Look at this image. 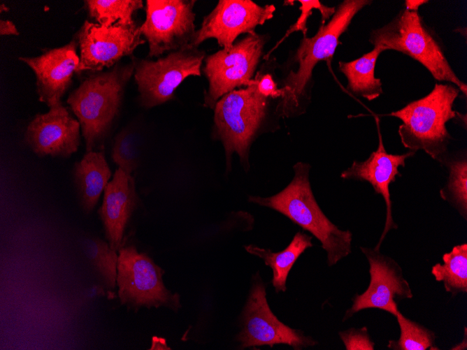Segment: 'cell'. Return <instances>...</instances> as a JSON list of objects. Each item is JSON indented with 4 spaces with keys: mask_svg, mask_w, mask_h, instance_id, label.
Here are the masks:
<instances>
[{
    "mask_svg": "<svg viewBox=\"0 0 467 350\" xmlns=\"http://www.w3.org/2000/svg\"><path fill=\"white\" fill-rule=\"evenodd\" d=\"M310 169L308 163H296L294 178L282 191L270 197L250 196L249 200L279 212L309 231L321 242L331 266L350 254L352 234L338 228L322 211L311 189Z\"/></svg>",
    "mask_w": 467,
    "mask_h": 350,
    "instance_id": "cell-1",
    "label": "cell"
},
{
    "mask_svg": "<svg viewBox=\"0 0 467 350\" xmlns=\"http://www.w3.org/2000/svg\"><path fill=\"white\" fill-rule=\"evenodd\" d=\"M459 92L454 85L436 83L425 96L389 114L402 122L398 132L403 146L415 152L424 150L442 165L452 139L446 124L459 115L453 109Z\"/></svg>",
    "mask_w": 467,
    "mask_h": 350,
    "instance_id": "cell-2",
    "label": "cell"
},
{
    "mask_svg": "<svg viewBox=\"0 0 467 350\" xmlns=\"http://www.w3.org/2000/svg\"><path fill=\"white\" fill-rule=\"evenodd\" d=\"M134 73V62L117 64L89 75L69 95L66 101L80 124L87 152L93 151L108 133Z\"/></svg>",
    "mask_w": 467,
    "mask_h": 350,
    "instance_id": "cell-3",
    "label": "cell"
},
{
    "mask_svg": "<svg viewBox=\"0 0 467 350\" xmlns=\"http://www.w3.org/2000/svg\"><path fill=\"white\" fill-rule=\"evenodd\" d=\"M369 41L385 50H393L410 57L424 66L434 79L452 83L466 96V84L453 71L418 11L402 9L389 23L373 30Z\"/></svg>",
    "mask_w": 467,
    "mask_h": 350,
    "instance_id": "cell-4",
    "label": "cell"
},
{
    "mask_svg": "<svg viewBox=\"0 0 467 350\" xmlns=\"http://www.w3.org/2000/svg\"><path fill=\"white\" fill-rule=\"evenodd\" d=\"M371 3L368 0L343 1L327 24H322L314 36L303 37L295 56L299 68L289 73L282 88L285 94L278 107L282 116H290L299 109L302 100L308 99L306 88L315 66L333 57L340 36L347 29L354 15Z\"/></svg>",
    "mask_w": 467,
    "mask_h": 350,
    "instance_id": "cell-5",
    "label": "cell"
},
{
    "mask_svg": "<svg viewBox=\"0 0 467 350\" xmlns=\"http://www.w3.org/2000/svg\"><path fill=\"white\" fill-rule=\"evenodd\" d=\"M259 75L245 89L233 90L222 96L215 105L214 122L222 141L227 160L237 153L248 166L252 140L266 115L268 98L258 91Z\"/></svg>",
    "mask_w": 467,
    "mask_h": 350,
    "instance_id": "cell-6",
    "label": "cell"
},
{
    "mask_svg": "<svg viewBox=\"0 0 467 350\" xmlns=\"http://www.w3.org/2000/svg\"><path fill=\"white\" fill-rule=\"evenodd\" d=\"M117 265V284L120 302L137 309L161 306L178 310L180 296L164 285L163 270L133 245L121 247Z\"/></svg>",
    "mask_w": 467,
    "mask_h": 350,
    "instance_id": "cell-7",
    "label": "cell"
},
{
    "mask_svg": "<svg viewBox=\"0 0 467 350\" xmlns=\"http://www.w3.org/2000/svg\"><path fill=\"white\" fill-rule=\"evenodd\" d=\"M203 58V52L185 47L156 61L134 59L141 104L150 108L171 99L185 78L201 75Z\"/></svg>",
    "mask_w": 467,
    "mask_h": 350,
    "instance_id": "cell-8",
    "label": "cell"
},
{
    "mask_svg": "<svg viewBox=\"0 0 467 350\" xmlns=\"http://www.w3.org/2000/svg\"><path fill=\"white\" fill-rule=\"evenodd\" d=\"M254 279L240 316L241 330L236 337L239 348L284 344L299 350L315 345L317 342L311 337L277 318L268 304L264 284L258 275Z\"/></svg>",
    "mask_w": 467,
    "mask_h": 350,
    "instance_id": "cell-9",
    "label": "cell"
},
{
    "mask_svg": "<svg viewBox=\"0 0 467 350\" xmlns=\"http://www.w3.org/2000/svg\"><path fill=\"white\" fill-rule=\"evenodd\" d=\"M265 43L263 36L248 34L229 49H222L206 59L204 73L209 82L205 105L213 108L226 94L242 85L248 86Z\"/></svg>",
    "mask_w": 467,
    "mask_h": 350,
    "instance_id": "cell-10",
    "label": "cell"
},
{
    "mask_svg": "<svg viewBox=\"0 0 467 350\" xmlns=\"http://www.w3.org/2000/svg\"><path fill=\"white\" fill-rule=\"evenodd\" d=\"M140 27L136 24L119 22L107 27L86 20L75 39L80 49L77 73L101 72L123 57L131 54L138 46L145 43L141 38Z\"/></svg>",
    "mask_w": 467,
    "mask_h": 350,
    "instance_id": "cell-11",
    "label": "cell"
},
{
    "mask_svg": "<svg viewBox=\"0 0 467 350\" xmlns=\"http://www.w3.org/2000/svg\"><path fill=\"white\" fill-rule=\"evenodd\" d=\"M194 1L148 0L141 34L148 42V57L187 47L194 34Z\"/></svg>",
    "mask_w": 467,
    "mask_h": 350,
    "instance_id": "cell-12",
    "label": "cell"
},
{
    "mask_svg": "<svg viewBox=\"0 0 467 350\" xmlns=\"http://www.w3.org/2000/svg\"><path fill=\"white\" fill-rule=\"evenodd\" d=\"M275 10L274 5L260 6L250 0L219 1L187 47L196 48L205 40L215 38L223 49L229 50L240 34H255L256 27L271 19Z\"/></svg>",
    "mask_w": 467,
    "mask_h": 350,
    "instance_id": "cell-13",
    "label": "cell"
},
{
    "mask_svg": "<svg viewBox=\"0 0 467 350\" xmlns=\"http://www.w3.org/2000/svg\"><path fill=\"white\" fill-rule=\"evenodd\" d=\"M360 248L369 263L371 281L362 294L354 297L352 306L346 311L343 320L369 308L382 309L394 315L398 309V303L413 296L401 266L392 258L380 253V249Z\"/></svg>",
    "mask_w": 467,
    "mask_h": 350,
    "instance_id": "cell-14",
    "label": "cell"
},
{
    "mask_svg": "<svg viewBox=\"0 0 467 350\" xmlns=\"http://www.w3.org/2000/svg\"><path fill=\"white\" fill-rule=\"evenodd\" d=\"M80 124L62 103L37 114L29 123L24 140L39 156L68 158L78 151Z\"/></svg>",
    "mask_w": 467,
    "mask_h": 350,
    "instance_id": "cell-15",
    "label": "cell"
},
{
    "mask_svg": "<svg viewBox=\"0 0 467 350\" xmlns=\"http://www.w3.org/2000/svg\"><path fill=\"white\" fill-rule=\"evenodd\" d=\"M375 121L378 134L377 150L373 152L366 160L354 161L350 168L341 173L340 177L368 182L372 185L375 192L382 196L386 205V219L383 231L375 247V249H380L387 233L390 230L398 228L392 217L389 185L391 182H395L397 176H401L398 167H404L405 160L412 156L416 152L410 150L402 154H389L383 144L380 120L376 117Z\"/></svg>",
    "mask_w": 467,
    "mask_h": 350,
    "instance_id": "cell-16",
    "label": "cell"
},
{
    "mask_svg": "<svg viewBox=\"0 0 467 350\" xmlns=\"http://www.w3.org/2000/svg\"><path fill=\"white\" fill-rule=\"evenodd\" d=\"M75 39L57 48L48 50L39 56L19 57L34 71L38 99L50 108L62 103V98L77 73L80 57Z\"/></svg>",
    "mask_w": 467,
    "mask_h": 350,
    "instance_id": "cell-17",
    "label": "cell"
},
{
    "mask_svg": "<svg viewBox=\"0 0 467 350\" xmlns=\"http://www.w3.org/2000/svg\"><path fill=\"white\" fill-rule=\"evenodd\" d=\"M137 203L134 177L118 168L104 190L99 210L108 244L115 251L122 247L125 228Z\"/></svg>",
    "mask_w": 467,
    "mask_h": 350,
    "instance_id": "cell-18",
    "label": "cell"
},
{
    "mask_svg": "<svg viewBox=\"0 0 467 350\" xmlns=\"http://www.w3.org/2000/svg\"><path fill=\"white\" fill-rule=\"evenodd\" d=\"M111 177L102 152H88L72 170V177L82 210L89 213L96 206Z\"/></svg>",
    "mask_w": 467,
    "mask_h": 350,
    "instance_id": "cell-19",
    "label": "cell"
},
{
    "mask_svg": "<svg viewBox=\"0 0 467 350\" xmlns=\"http://www.w3.org/2000/svg\"><path fill=\"white\" fill-rule=\"evenodd\" d=\"M312 236L304 233L295 234L290 244L282 251L273 252L253 245L245 247L247 252L264 260L273 270L272 284L276 293L286 291V281L292 266L308 248L312 247Z\"/></svg>",
    "mask_w": 467,
    "mask_h": 350,
    "instance_id": "cell-20",
    "label": "cell"
},
{
    "mask_svg": "<svg viewBox=\"0 0 467 350\" xmlns=\"http://www.w3.org/2000/svg\"><path fill=\"white\" fill-rule=\"evenodd\" d=\"M385 50L379 46L361 57L349 61L339 62V69L347 79V89L352 93L373 101L383 92L380 78L375 77V68L379 55Z\"/></svg>",
    "mask_w": 467,
    "mask_h": 350,
    "instance_id": "cell-21",
    "label": "cell"
},
{
    "mask_svg": "<svg viewBox=\"0 0 467 350\" xmlns=\"http://www.w3.org/2000/svg\"><path fill=\"white\" fill-rule=\"evenodd\" d=\"M443 263H436L431 273L452 296L467 293V244L454 246L443 256Z\"/></svg>",
    "mask_w": 467,
    "mask_h": 350,
    "instance_id": "cell-22",
    "label": "cell"
},
{
    "mask_svg": "<svg viewBox=\"0 0 467 350\" xmlns=\"http://www.w3.org/2000/svg\"><path fill=\"white\" fill-rule=\"evenodd\" d=\"M442 166L447 168L448 177L440 190L441 198L467 218V159L466 154H449Z\"/></svg>",
    "mask_w": 467,
    "mask_h": 350,
    "instance_id": "cell-23",
    "label": "cell"
},
{
    "mask_svg": "<svg viewBox=\"0 0 467 350\" xmlns=\"http://www.w3.org/2000/svg\"><path fill=\"white\" fill-rule=\"evenodd\" d=\"M85 3L89 16L107 27L117 22L135 24L134 13L143 7L141 0H88Z\"/></svg>",
    "mask_w": 467,
    "mask_h": 350,
    "instance_id": "cell-24",
    "label": "cell"
},
{
    "mask_svg": "<svg viewBox=\"0 0 467 350\" xmlns=\"http://www.w3.org/2000/svg\"><path fill=\"white\" fill-rule=\"evenodd\" d=\"M400 328V337L396 340H390L387 347L394 350H426L439 349L436 346L435 333L406 318L398 309L394 315Z\"/></svg>",
    "mask_w": 467,
    "mask_h": 350,
    "instance_id": "cell-25",
    "label": "cell"
},
{
    "mask_svg": "<svg viewBox=\"0 0 467 350\" xmlns=\"http://www.w3.org/2000/svg\"><path fill=\"white\" fill-rule=\"evenodd\" d=\"M85 253L103 279L106 285L114 289L117 282L118 255L109 244L98 238L88 239L85 245Z\"/></svg>",
    "mask_w": 467,
    "mask_h": 350,
    "instance_id": "cell-26",
    "label": "cell"
},
{
    "mask_svg": "<svg viewBox=\"0 0 467 350\" xmlns=\"http://www.w3.org/2000/svg\"><path fill=\"white\" fill-rule=\"evenodd\" d=\"M113 161L128 174L135 170L138 166L134 137L131 131L125 129L115 137L112 150Z\"/></svg>",
    "mask_w": 467,
    "mask_h": 350,
    "instance_id": "cell-27",
    "label": "cell"
},
{
    "mask_svg": "<svg viewBox=\"0 0 467 350\" xmlns=\"http://www.w3.org/2000/svg\"><path fill=\"white\" fill-rule=\"evenodd\" d=\"M339 335L347 350H373L374 342L371 341L366 327L350 328L339 332Z\"/></svg>",
    "mask_w": 467,
    "mask_h": 350,
    "instance_id": "cell-28",
    "label": "cell"
},
{
    "mask_svg": "<svg viewBox=\"0 0 467 350\" xmlns=\"http://www.w3.org/2000/svg\"><path fill=\"white\" fill-rule=\"evenodd\" d=\"M299 1L301 4V6H300L301 14L299 17L297 22L288 31L287 34H286V36H287L288 34H290L294 31H301L304 36H306V34L307 32L306 21L308 16L311 14L310 13L311 10L313 8H317L319 10L322 17V24H324L325 20L329 18L331 15H333L336 11L335 8H333L326 7L322 5L319 1L302 0Z\"/></svg>",
    "mask_w": 467,
    "mask_h": 350,
    "instance_id": "cell-29",
    "label": "cell"
},
{
    "mask_svg": "<svg viewBox=\"0 0 467 350\" xmlns=\"http://www.w3.org/2000/svg\"><path fill=\"white\" fill-rule=\"evenodd\" d=\"M257 88L259 93L266 98H282L285 94L282 89L277 87L275 82L270 74H266L259 78Z\"/></svg>",
    "mask_w": 467,
    "mask_h": 350,
    "instance_id": "cell-30",
    "label": "cell"
},
{
    "mask_svg": "<svg viewBox=\"0 0 467 350\" xmlns=\"http://www.w3.org/2000/svg\"><path fill=\"white\" fill-rule=\"evenodd\" d=\"M1 36H18L19 32L13 22L8 20H0Z\"/></svg>",
    "mask_w": 467,
    "mask_h": 350,
    "instance_id": "cell-31",
    "label": "cell"
},
{
    "mask_svg": "<svg viewBox=\"0 0 467 350\" xmlns=\"http://www.w3.org/2000/svg\"><path fill=\"white\" fill-rule=\"evenodd\" d=\"M429 2L424 0H407L405 1V9L410 11H418L419 8Z\"/></svg>",
    "mask_w": 467,
    "mask_h": 350,
    "instance_id": "cell-32",
    "label": "cell"
},
{
    "mask_svg": "<svg viewBox=\"0 0 467 350\" xmlns=\"http://www.w3.org/2000/svg\"><path fill=\"white\" fill-rule=\"evenodd\" d=\"M8 8L4 3H1V5H0V12L3 13V11L6 12V11H8Z\"/></svg>",
    "mask_w": 467,
    "mask_h": 350,
    "instance_id": "cell-33",
    "label": "cell"
}]
</instances>
